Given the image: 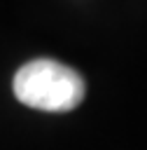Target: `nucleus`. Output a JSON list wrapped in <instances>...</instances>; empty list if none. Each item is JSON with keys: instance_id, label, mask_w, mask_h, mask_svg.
<instances>
[{"instance_id": "obj_1", "label": "nucleus", "mask_w": 147, "mask_h": 150, "mask_svg": "<svg viewBox=\"0 0 147 150\" xmlns=\"http://www.w3.org/2000/svg\"><path fill=\"white\" fill-rule=\"evenodd\" d=\"M12 89L23 105L44 112H68L77 108L86 94L82 75L54 59H33L21 66Z\"/></svg>"}]
</instances>
